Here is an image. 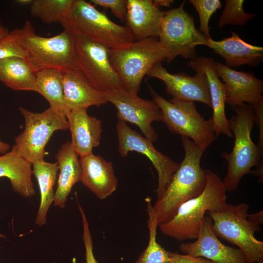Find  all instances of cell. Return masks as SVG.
I'll return each instance as SVG.
<instances>
[{
	"mask_svg": "<svg viewBox=\"0 0 263 263\" xmlns=\"http://www.w3.org/2000/svg\"><path fill=\"white\" fill-rule=\"evenodd\" d=\"M232 108L236 115L228 119V123L234 136V144L231 152L221 153L228 164L227 172L223 181L226 191L235 190L242 178L250 171L262 182L263 178V152L251 138L255 119L254 110L246 103Z\"/></svg>",
	"mask_w": 263,
	"mask_h": 263,
	"instance_id": "2",
	"label": "cell"
},
{
	"mask_svg": "<svg viewBox=\"0 0 263 263\" xmlns=\"http://www.w3.org/2000/svg\"><path fill=\"white\" fill-rule=\"evenodd\" d=\"M63 86L64 101L70 111L100 107L107 103L104 93L96 90L79 68L63 73Z\"/></svg>",
	"mask_w": 263,
	"mask_h": 263,
	"instance_id": "21",
	"label": "cell"
},
{
	"mask_svg": "<svg viewBox=\"0 0 263 263\" xmlns=\"http://www.w3.org/2000/svg\"><path fill=\"white\" fill-rule=\"evenodd\" d=\"M244 0H225V7L218 19L219 28L226 25L244 26L250 19L257 16L256 14L244 11Z\"/></svg>",
	"mask_w": 263,
	"mask_h": 263,
	"instance_id": "30",
	"label": "cell"
},
{
	"mask_svg": "<svg viewBox=\"0 0 263 263\" xmlns=\"http://www.w3.org/2000/svg\"><path fill=\"white\" fill-rule=\"evenodd\" d=\"M10 57L26 58V54L19 41L18 28L9 31L0 39V59Z\"/></svg>",
	"mask_w": 263,
	"mask_h": 263,
	"instance_id": "32",
	"label": "cell"
},
{
	"mask_svg": "<svg viewBox=\"0 0 263 263\" xmlns=\"http://www.w3.org/2000/svg\"><path fill=\"white\" fill-rule=\"evenodd\" d=\"M56 159L59 173L55 193L54 205L63 208L73 186L80 180L81 167L78 155L70 142L61 146Z\"/></svg>",
	"mask_w": 263,
	"mask_h": 263,
	"instance_id": "23",
	"label": "cell"
},
{
	"mask_svg": "<svg viewBox=\"0 0 263 263\" xmlns=\"http://www.w3.org/2000/svg\"><path fill=\"white\" fill-rule=\"evenodd\" d=\"M193 76L184 73L171 74L163 67L162 62L155 64L148 74L149 77L162 80L167 92L176 99L197 101L211 108L208 85L205 75L195 71Z\"/></svg>",
	"mask_w": 263,
	"mask_h": 263,
	"instance_id": "14",
	"label": "cell"
},
{
	"mask_svg": "<svg viewBox=\"0 0 263 263\" xmlns=\"http://www.w3.org/2000/svg\"><path fill=\"white\" fill-rule=\"evenodd\" d=\"M226 192L220 177L208 170L203 191L182 204L169 221L159 225L161 231L178 241L197 239L205 214L219 211L227 203Z\"/></svg>",
	"mask_w": 263,
	"mask_h": 263,
	"instance_id": "3",
	"label": "cell"
},
{
	"mask_svg": "<svg viewBox=\"0 0 263 263\" xmlns=\"http://www.w3.org/2000/svg\"><path fill=\"white\" fill-rule=\"evenodd\" d=\"M18 39L26 54V60L36 72L51 69L64 73L78 68L75 35L67 30L52 37H43L26 21L18 28Z\"/></svg>",
	"mask_w": 263,
	"mask_h": 263,
	"instance_id": "4",
	"label": "cell"
},
{
	"mask_svg": "<svg viewBox=\"0 0 263 263\" xmlns=\"http://www.w3.org/2000/svg\"><path fill=\"white\" fill-rule=\"evenodd\" d=\"M18 3L22 5H27L31 4L33 2V0H18L16 1Z\"/></svg>",
	"mask_w": 263,
	"mask_h": 263,
	"instance_id": "41",
	"label": "cell"
},
{
	"mask_svg": "<svg viewBox=\"0 0 263 263\" xmlns=\"http://www.w3.org/2000/svg\"><path fill=\"white\" fill-rule=\"evenodd\" d=\"M60 24L74 35L102 44L110 49L135 40L126 26L114 23L104 13L84 0H74L68 16Z\"/></svg>",
	"mask_w": 263,
	"mask_h": 263,
	"instance_id": "5",
	"label": "cell"
},
{
	"mask_svg": "<svg viewBox=\"0 0 263 263\" xmlns=\"http://www.w3.org/2000/svg\"><path fill=\"white\" fill-rule=\"evenodd\" d=\"M73 2L74 0H33L31 14L46 24H60L68 16Z\"/></svg>",
	"mask_w": 263,
	"mask_h": 263,
	"instance_id": "28",
	"label": "cell"
},
{
	"mask_svg": "<svg viewBox=\"0 0 263 263\" xmlns=\"http://www.w3.org/2000/svg\"><path fill=\"white\" fill-rule=\"evenodd\" d=\"M218 76L225 84V104L232 108L246 103L251 107L263 102V81L251 72L233 70L216 61Z\"/></svg>",
	"mask_w": 263,
	"mask_h": 263,
	"instance_id": "16",
	"label": "cell"
},
{
	"mask_svg": "<svg viewBox=\"0 0 263 263\" xmlns=\"http://www.w3.org/2000/svg\"><path fill=\"white\" fill-rule=\"evenodd\" d=\"M25 121L24 131L15 138L13 146L19 156L33 164L43 160L45 146L53 133L66 130V117L57 110L49 107L42 113H33L20 107Z\"/></svg>",
	"mask_w": 263,
	"mask_h": 263,
	"instance_id": "10",
	"label": "cell"
},
{
	"mask_svg": "<svg viewBox=\"0 0 263 263\" xmlns=\"http://www.w3.org/2000/svg\"><path fill=\"white\" fill-rule=\"evenodd\" d=\"M10 145L0 140V154H4L9 150Z\"/></svg>",
	"mask_w": 263,
	"mask_h": 263,
	"instance_id": "39",
	"label": "cell"
},
{
	"mask_svg": "<svg viewBox=\"0 0 263 263\" xmlns=\"http://www.w3.org/2000/svg\"><path fill=\"white\" fill-rule=\"evenodd\" d=\"M32 173L35 176L39 186L40 202L35 223L39 226L45 224L48 209L54 201V187L57 179L58 168L57 163L41 160L32 164Z\"/></svg>",
	"mask_w": 263,
	"mask_h": 263,
	"instance_id": "26",
	"label": "cell"
},
{
	"mask_svg": "<svg viewBox=\"0 0 263 263\" xmlns=\"http://www.w3.org/2000/svg\"><path fill=\"white\" fill-rule=\"evenodd\" d=\"M87 109L70 110L67 117L71 133V145L80 157L93 152L100 143L103 132L102 121L88 114Z\"/></svg>",
	"mask_w": 263,
	"mask_h": 263,
	"instance_id": "19",
	"label": "cell"
},
{
	"mask_svg": "<svg viewBox=\"0 0 263 263\" xmlns=\"http://www.w3.org/2000/svg\"><path fill=\"white\" fill-rule=\"evenodd\" d=\"M120 156L126 157L130 151H136L147 156L158 173L157 199L165 192L179 164L157 150L151 141L131 128L125 121L118 120L116 125Z\"/></svg>",
	"mask_w": 263,
	"mask_h": 263,
	"instance_id": "12",
	"label": "cell"
},
{
	"mask_svg": "<svg viewBox=\"0 0 263 263\" xmlns=\"http://www.w3.org/2000/svg\"><path fill=\"white\" fill-rule=\"evenodd\" d=\"M79 210L80 212L83 224V242L85 249L86 263H99L96 260L93 253V242L89 229V223L86 217L83 209L77 200Z\"/></svg>",
	"mask_w": 263,
	"mask_h": 263,
	"instance_id": "33",
	"label": "cell"
},
{
	"mask_svg": "<svg viewBox=\"0 0 263 263\" xmlns=\"http://www.w3.org/2000/svg\"><path fill=\"white\" fill-rule=\"evenodd\" d=\"M9 32L8 29L5 27L0 21V39L7 36Z\"/></svg>",
	"mask_w": 263,
	"mask_h": 263,
	"instance_id": "40",
	"label": "cell"
},
{
	"mask_svg": "<svg viewBox=\"0 0 263 263\" xmlns=\"http://www.w3.org/2000/svg\"><path fill=\"white\" fill-rule=\"evenodd\" d=\"M181 140L185 157L165 192L152 206L158 225L169 221L182 204L199 195L207 184L208 169L201 166L205 150L188 137L181 136Z\"/></svg>",
	"mask_w": 263,
	"mask_h": 263,
	"instance_id": "1",
	"label": "cell"
},
{
	"mask_svg": "<svg viewBox=\"0 0 263 263\" xmlns=\"http://www.w3.org/2000/svg\"><path fill=\"white\" fill-rule=\"evenodd\" d=\"M146 202L149 216V244L135 263H166L169 259V251L157 242V228L158 226L157 218L153 209L151 200L148 198Z\"/></svg>",
	"mask_w": 263,
	"mask_h": 263,
	"instance_id": "29",
	"label": "cell"
},
{
	"mask_svg": "<svg viewBox=\"0 0 263 263\" xmlns=\"http://www.w3.org/2000/svg\"><path fill=\"white\" fill-rule=\"evenodd\" d=\"M207 46L224 58L225 65L230 68L244 65L256 67L263 61V47L247 43L235 32L221 40L207 39Z\"/></svg>",
	"mask_w": 263,
	"mask_h": 263,
	"instance_id": "22",
	"label": "cell"
},
{
	"mask_svg": "<svg viewBox=\"0 0 263 263\" xmlns=\"http://www.w3.org/2000/svg\"><path fill=\"white\" fill-rule=\"evenodd\" d=\"M108 102L117 110L118 120L136 125L152 142L157 139V134L152 126L153 121H162V113L153 100H146L133 94L124 89L104 93Z\"/></svg>",
	"mask_w": 263,
	"mask_h": 263,
	"instance_id": "13",
	"label": "cell"
},
{
	"mask_svg": "<svg viewBox=\"0 0 263 263\" xmlns=\"http://www.w3.org/2000/svg\"><path fill=\"white\" fill-rule=\"evenodd\" d=\"M63 73L55 69H45L36 74L35 87L47 100L50 107L57 110L66 117L70 110L66 106L63 94Z\"/></svg>",
	"mask_w": 263,
	"mask_h": 263,
	"instance_id": "27",
	"label": "cell"
},
{
	"mask_svg": "<svg viewBox=\"0 0 263 263\" xmlns=\"http://www.w3.org/2000/svg\"><path fill=\"white\" fill-rule=\"evenodd\" d=\"M254 110L256 123L259 128V142L257 145L259 150L263 152V102L252 107Z\"/></svg>",
	"mask_w": 263,
	"mask_h": 263,
	"instance_id": "36",
	"label": "cell"
},
{
	"mask_svg": "<svg viewBox=\"0 0 263 263\" xmlns=\"http://www.w3.org/2000/svg\"><path fill=\"white\" fill-rule=\"evenodd\" d=\"M247 218L252 223L260 225L263 223V210L253 214H248Z\"/></svg>",
	"mask_w": 263,
	"mask_h": 263,
	"instance_id": "37",
	"label": "cell"
},
{
	"mask_svg": "<svg viewBox=\"0 0 263 263\" xmlns=\"http://www.w3.org/2000/svg\"><path fill=\"white\" fill-rule=\"evenodd\" d=\"M215 62L212 57L201 56L190 60L187 64L195 71L203 72L206 76L213 109L212 118L215 135L217 137L223 133L232 137L233 135L229 129L225 113L226 87L217 75Z\"/></svg>",
	"mask_w": 263,
	"mask_h": 263,
	"instance_id": "17",
	"label": "cell"
},
{
	"mask_svg": "<svg viewBox=\"0 0 263 263\" xmlns=\"http://www.w3.org/2000/svg\"><path fill=\"white\" fill-rule=\"evenodd\" d=\"M30 163L19 155L15 147L0 156V177L8 178L14 191L25 198L35 194Z\"/></svg>",
	"mask_w": 263,
	"mask_h": 263,
	"instance_id": "24",
	"label": "cell"
},
{
	"mask_svg": "<svg viewBox=\"0 0 263 263\" xmlns=\"http://www.w3.org/2000/svg\"><path fill=\"white\" fill-rule=\"evenodd\" d=\"M75 41L78 68L96 90L106 93L123 89L109 48L79 36L75 35Z\"/></svg>",
	"mask_w": 263,
	"mask_h": 263,
	"instance_id": "11",
	"label": "cell"
},
{
	"mask_svg": "<svg viewBox=\"0 0 263 263\" xmlns=\"http://www.w3.org/2000/svg\"><path fill=\"white\" fill-rule=\"evenodd\" d=\"M174 1L173 0H153V3L157 7L163 6L169 7L171 4Z\"/></svg>",
	"mask_w": 263,
	"mask_h": 263,
	"instance_id": "38",
	"label": "cell"
},
{
	"mask_svg": "<svg viewBox=\"0 0 263 263\" xmlns=\"http://www.w3.org/2000/svg\"><path fill=\"white\" fill-rule=\"evenodd\" d=\"M126 25L135 40L158 38L159 26L165 12L151 0H127Z\"/></svg>",
	"mask_w": 263,
	"mask_h": 263,
	"instance_id": "20",
	"label": "cell"
},
{
	"mask_svg": "<svg viewBox=\"0 0 263 263\" xmlns=\"http://www.w3.org/2000/svg\"><path fill=\"white\" fill-rule=\"evenodd\" d=\"M152 100L160 108L162 120L169 131L191 139L205 150L217 137L211 117L206 120L198 112L194 102L171 98L168 101L148 85Z\"/></svg>",
	"mask_w": 263,
	"mask_h": 263,
	"instance_id": "8",
	"label": "cell"
},
{
	"mask_svg": "<svg viewBox=\"0 0 263 263\" xmlns=\"http://www.w3.org/2000/svg\"><path fill=\"white\" fill-rule=\"evenodd\" d=\"M196 9L200 20L199 30L208 39L211 38L208 22L212 15L222 7L219 0H189Z\"/></svg>",
	"mask_w": 263,
	"mask_h": 263,
	"instance_id": "31",
	"label": "cell"
},
{
	"mask_svg": "<svg viewBox=\"0 0 263 263\" xmlns=\"http://www.w3.org/2000/svg\"><path fill=\"white\" fill-rule=\"evenodd\" d=\"M256 263H263V258L261 259L260 260H259L258 262Z\"/></svg>",
	"mask_w": 263,
	"mask_h": 263,
	"instance_id": "42",
	"label": "cell"
},
{
	"mask_svg": "<svg viewBox=\"0 0 263 263\" xmlns=\"http://www.w3.org/2000/svg\"><path fill=\"white\" fill-rule=\"evenodd\" d=\"M249 207L245 203H227L219 211L207 213L212 221L215 234L237 246L248 263H256L263 258V242L254 236L261 228L248 219Z\"/></svg>",
	"mask_w": 263,
	"mask_h": 263,
	"instance_id": "7",
	"label": "cell"
},
{
	"mask_svg": "<svg viewBox=\"0 0 263 263\" xmlns=\"http://www.w3.org/2000/svg\"><path fill=\"white\" fill-rule=\"evenodd\" d=\"M36 74L24 59L10 57L0 59V81L13 90L36 92Z\"/></svg>",
	"mask_w": 263,
	"mask_h": 263,
	"instance_id": "25",
	"label": "cell"
},
{
	"mask_svg": "<svg viewBox=\"0 0 263 263\" xmlns=\"http://www.w3.org/2000/svg\"><path fill=\"white\" fill-rule=\"evenodd\" d=\"M169 259L166 263H215L202 257H196L188 254H180L169 251Z\"/></svg>",
	"mask_w": 263,
	"mask_h": 263,
	"instance_id": "35",
	"label": "cell"
},
{
	"mask_svg": "<svg viewBox=\"0 0 263 263\" xmlns=\"http://www.w3.org/2000/svg\"><path fill=\"white\" fill-rule=\"evenodd\" d=\"M0 237L5 238V236L3 234H0Z\"/></svg>",
	"mask_w": 263,
	"mask_h": 263,
	"instance_id": "43",
	"label": "cell"
},
{
	"mask_svg": "<svg viewBox=\"0 0 263 263\" xmlns=\"http://www.w3.org/2000/svg\"><path fill=\"white\" fill-rule=\"evenodd\" d=\"M109 53L123 89L135 95L138 94L144 77L155 64L166 60L168 56L157 38L134 41L110 49Z\"/></svg>",
	"mask_w": 263,
	"mask_h": 263,
	"instance_id": "6",
	"label": "cell"
},
{
	"mask_svg": "<svg viewBox=\"0 0 263 263\" xmlns=\"http://www.w3.org/2000/svg\"><path fill=\"white\" fill-rule=\"evenodd\" d=\"M94 6L110 9L112 13L122 22L125 20L127 0H91Z\"/></svg>",
	"mask_w": 263,
	"mask_h": 263,
	"instance_id": "34",
	"label": "cell"
},
{
	"mask_svg": "<svg viewBox=\"0 0 263 263\" xmlns=\"http://www.w3.org/2000/svg\"><path fill=\"white\" fill-rule=\"evenodd\" d=\"M186 0L176 8L165 12L161 20L158 41L167 52L166 61L177 56L190 60L196 58L195 47L207 46V38L194 24V18L184 9Z\"/></svg>",
	"mask_w": 263,
	"mask_h": 263,
	"instance_id": "9",
	"label": "cell"
},
{
	"mask_svg": "<svg viewBox=\"0 0 263 263\" xmlns=\"http://www.w3.org/2000/svg\"><path fill=\"white\" fill-rule=\"evenodd\" d=\"M80 180L100 200L106 199L116 189L118 180L113 163L93 152L79 159Z\"/></svg>",
	"mask_w": 263,
	"mask_h": 263,
	"instance_id": "18",
	"label": "cell"
},
{
	"mask_svg": "<svg viewBox=\"0 0 263 263\" xmlns=\"http://www.w3.org/2000/svg\"><path fill=\"white\" fill-rule=\"evenodd\" d=\"M212 221L205 216L196 240L192 243H182L181 251L191 256L202 257L215 263H248L243 253L223 244L212 230Z\"/></svg>",
	"mask_w": 263,
	"mask_h": 263,
	"instance_id": "15",
	"label": "cell"
}]
</instances>
